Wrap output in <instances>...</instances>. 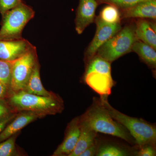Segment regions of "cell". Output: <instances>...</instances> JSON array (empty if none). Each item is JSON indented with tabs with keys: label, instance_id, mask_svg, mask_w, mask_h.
I'll return each instance as SVG.
<instances>
[{
	"label": "cell",
	"instance_id": "obj_1",
	"mask_svg": "<svg viewBox=\"0 0 156 156\" xmlns=\"http://www.w3.org/2000/svg\"><path fill=\"white\" fill-rule=\"evenodd\" d=\"M80 119L97 133L116 136L131 144L135 143L127 129L109 114L100 98L93 99L92 105L80 116Z\"/></svg>",
	"mask_w": 156,
	"mask_h": 156
},
{
	"label": "cell",
	"instance_id": "obj_2",
	"mask_svg": "<svg viewBox=\"0 0 156 156\" xmlns=\"http://www.w3.org/2000/svg\"><path fill=\"white\" fill-rule=\"evenodd\" d=\"M9 104L15 113L30 111L46 116L61 112L64 108L63 101L54 94L43 96L27 93L24 91L11 92Z\"/></svg>",
	"mask_w": 156,
	"mask_h": 156
},
{
	"label": "cell",
	"instance_id": "obj_3",
	"mask_svg": "<svg viewBox=\"0 0 156 156\" xmlns=\"http://www.w3.org/2000/svg\"><path fill=\"white\" fill-rule=\"evenodd\" d=\"M107 97H100L101 103L115 120L122 125L135 140L139 148L147 144L156 145V128L141 119L129 116L113 108Z\"/></svg>",
	"mask_w": 156,
	"mask_h": 156
},
{
	"label": "cell",
	"instance_id": "obj_4",
	"mask_svg": "<svg viewBox=\"0 0 156 156\" xmlns=\"http://www.w3.org/2000/svg\"><path fill=\"white\" fill-rule=\"evenodd\" d=\"M111 63L95 55L87 63L83 80L101 97H108L114 86Z\"/></svg>",
	"mask_w": 156,
	"mask_h": 156
},
{
	"label": "cell",
	"instance_id": "obj_5",
	"mask_svg": "<svg viewBox=\"0 0 156 156\" xmlns=\"http://www.w3.org/2000/svg\"><path fill=\"white\" fill-rule=\"evenodd\" d=\"M34 15L33 9L23 1L16 7L7 11L2 15L0 40L12 41L23 38V30Z\"/></svg>",
	"mask_w": 156,
	"mask_h": 156
},
{
	"label": "cell",
	"instance_id": "obj_6",
	"mask_svg": "<svg viewBox=\"0 0 156 156\" xmlns=\"http://www.w3.org/2000/svg\"><path fill=\"white\" fill-rule=\"evenodd\" d=\"M136 40L135 24L126 25L101 46L96 55L112 63L131 52Z\"/></svg>",
	"mask_w": 156,
	"mask_h": 156
},
{
	"label": "cell",
	"instance_id": "obj_7",
	"mask_svg": "<svg viewBox=\"0 0 156 156\" xmlns=\"http://www.w3.org/2000/svg\"><path fill=\"white\" fill-rule=\"evenodd\" d=\"M36 48L12 61L10 90L11 92L23 90L38 61Z\"/></svg>",
	"mask_w": 156,
	"mask_h": 156
},
{
	"label": "cell",
	"instance_id": "obj_8",
	"mask_svg": "<svg viewBox=\"0 0 156 156\" xmlns=\"http://www.w3.org/2000/svg\"><path fill=\"white\" fill-rule=\"evenodd\" d=\"M96 30L95 36L87 48L85 54V61L87 63L96 55L98 50L122 29L120 23L108 24L96 18Z\"/></svg>",
	"mask_w": 156,
	"mask_h": 156
},
{
	"label": "cell",
	"instance_id": "obj_9",
	"mask_svg": "<svg viewBox=\"0 0 156 156\" xmlns=\"http://www.w3.org/2000/svg\"><path fill=\"white\" fill-rule=\"evenodd\" d=\"M34 47L24 38L12 41L0 40V59L4 61H14Z\"/></svg>",
	"mask_w": 156,
	"mask_h": 156
},
{
	"label": "cell",
	"instance_id": "obj_10",
	"mask_svg": "<svg viewBox=\"0 0 156 156\" xmlns=\"http://www.w3.org/2000/svg\"><path fill=\"white\" fill-rule=\"evenodd\" d=\"M80 131V117H76L68 125L64 139L54 152L53 156H69L76 145Z\"/></svg>",
	"mask_w": 156,
	"mask_h": 156
},
{
	"label": "cell",
	"instance_id": "obj_11",
	"mask_svg": "<svg viewBox=\"0 0 156 156\" xmlns=\"http://www.w3.org/2000/svg\"><path fill=\"white\" fill-rule=\"evenodd\" d=\"M6 126L0 133V142L5 140L12 135L17 134L21 129L37 119L45 116L39 113L30 111L20 112Z\"/></svg>",
	"mask_w": 156,
	"mask_h": 156
},
{
	"label": "cell",
	"instance_id": "obj_12",
	"mask_svg": "<svg viewBox=\"0 0 156 156\" xmlns=\"http://www.w3.org/2000/svg\"><path fill=\"white\" fill-rule=\"evenodd\" d=\"M97 6L95 0H80L75 20L76 30L79 34L94 21Z\"/></svg>",
	"mask_w": 156,
	"mask_h": 156
},
{
	"label": "cell",
	"instance_id": "obj_13",
	"mask_svg": "<svg viewBox=\"0 0 156 156\" xmlns=\"http://www.w3.org/2000/svg\"><path fill=\"white\" fill-rule=\"evenodd\" d=\"M123 11L125 18H149L154 20L156 18V0L141 2Z\"/></svg>",
	"mask_w": 156,
	"mask_h": 156
},
{
	"label": "cell",
	"instance_id": "obj_14",
	"mask_svg": "<svg viewBox=\"0 0 156 156\" xmlns=\"http://www.w3.org/2000/svg\"><path fill=\"white\" fill-rule=\"evenodd\" d=\"M81 131L74 149L69 156H80L86 149L95 141L97 132L94 131L86 123L81 121Z\"/></svg>",
	"mask_w": 156,
	"mask_h": 156
},
{
	"label": "cell",
	"instance_id": "obj_15",
	"mask_svg": "<svg viewBox=\"0 0 156 156\" xmlns=\"http://www.w3.org/2000/svg\"><path fill=\"white\" fill-rule=\"evenodd\" d=\"M156 31L152 27L151 22L139 19L135 24V34L137 40L141 41L156 50Z\"/></svg>",
	"mask_w": 156,
	"mask_h": 156
},
{
	"label": "cell",
	"instance_id": "obj_16",
	"mask_svg": "<svg viewBox=\"0 0 156 156\" xmlns=\"http://www.w3.org/2000/svg\"><path fill=\"white\" fill-rule=\"evenodd\" d=\"M23 91L41 96H50L54 95V93L47 91L42 83L38 60L37 62L30 77Z\"/></svg>",
	"mask_w": 156,
	"mask_h": 156
},
{
	"label": "cell",
	"instance_id": "obj_17",
	"mask_svg": "<svg viewBox=\"0 0 156 156\" xmlns=\"http://www.w3.org/2000/svg\"><path fill=\"white\" fill-rule=\"evenodd\" d=\"M132 51L135 52L149 67L156 69V50L152 47L137 40L133 44Z\"/></svg>",
	"mask_w": 156,
	"mask_h": 156
},
{
	"label": "cell",
	"instance_id": "obj_18",
	"mask_svg": "<svg viewBox=\"0 0 156 156\" xmlns=\"http://www.w3.org/2000/svg\"><path fill=\"white\" fill-rule=\"evenodd\" d=\"M121 16L118 8L113 5H110L104 8L98 17L103 22L113 24L120 23Z\"/></svg>",
	"mask_w": 156,
	"mask_h": 156
},
{
	"label": "cell",
	"instance_id": "obj_19",
	"mask_svg": "<svg viewBox=\"0 0 156 156\" xmlns=\"http://www.w3.org/2000/svg\"><path fill=\"white\" fill-rule=\"evenodd\" d=\"M17 134L0 142V156H10L14 155L16 151L15 141Z\"/></svg>",
	"mask_w": 156,
	"mask_h": 156
},
{
	"label": "cell",
	"instance_id": "obj_20",
	"mask_svg": "<svg viewBox=\"0 0 156 156\" xmlns=\"http://www.w3.org/2000/svg\"><path fill=\"white\" fill-rule=\"evenodd\" d=\"M12 66V61H4L0 59V82L10 89Z\"/></svg>",
	"mask_w": 156,
	"mask_h": 156
},
{
	"label": "cell",
	"instance_id": "obj_21",
	"mask_svg": "<svg viewBox=\"0 0 156 156\" xmlns=\"http://www.w3.org/2000/svg\"><path fill=\"white\" fill-rule=\"evenodd\" d=\"M128 155L126 151L115 146L104 145L98 148L96 156H126Z\"/></svg>",
	"mask_w": 156,
	"mask_h": 156
},
{
	"label": "cell",
	"instance_id": "obj_22",
	"mask_svg": "<svg viewBox=\"0 0 156 156\" xmlns=\"http://www.w3.org/2000/svg\"><path fill=\"white\" fill-rule=\"evenodd\" d=\"M118 8L125 10L133 7L138 3L150 0H106Z\"/></svg>",
	"mask_w": 156,
	"mask_h": 156
},
{
	"label": "cell",
	"instance_id": "obj_23",
	"mask_svg": "<svg viewBox=\"0 0 156 156\" xmlns=\"http://www.w3.org/2000/svg\"><path fill=\"white\" fill-rule=\"evenodd\" d=\"M22 0H0V13L2 15L7 11L16 7Z\"/></svg>",
	"mask_w": 156,
	"mask_h": 156
},
{
	"label": "cell",
	"instance_id": "obj_24",
	"mask_svg": "<svg viewBox=\"0 0 156 156\" xmlns=\"http://www.w3.org/2000/svg\"><path fill=\"white\" fill-rule=\"evenodd\" d=\"M139 148V151L137 153V156H156L155 145H153V144H147Z\"/></svg>",
	"mask_w": 156,
	"mask_h": 156
},
{
	"label": "cell",
	"instance_id": "obj_25",
	"mask_svg": "<svg viewBox=\"0 0 156 156\" xmlns=\"http://www.w3.org/2000/svg\"><path fill=\"white\" fill-rule=\"evenodd\" d=\"M11 109L8 105L0 100V121L12 114Z\"/></svg>",
	"mask_w": 156,
	"mask_h": 156
},
{
	"label": "cell",
	"instance_id": "obj_26",
	"mask_svg": "<svg viewBox=\"0 0 156 156\" xmlns=\"http://www.w3.org/2000/svg\"><path fill=\"white\" fill-rule=\"evenodd\" d=\"M98 149L97 142L95 141L94 143L92 144V145L90 146L82 152L80 156H96Z\"/></svg>",
	"mask_w": 156,
	"mask_h": 156
},
{
	"label": "cell",
	"instance_id": "obj_27",
	"mask_svg": "<svg viewBox=\"0 0 156 156\" xmlns=\"http://www.w3.org/2000/svg\"><path fill=\"white\" fill-rule=\"evenodd\" d=\"M16 115L17 114L14 113L0 121V133L2 131L4 128H5L6 126L14 119Z\"/></svg>",
	"mask_w": 156,
	"mask_h": 156
},
{
	"label": "cell",
	"instance_id": "obj_28",
	"mask_svg": "<svg viewBox=\"0 0 156 156\" xmlns=\"http://www.w3.org/2000/svg\"><path fill=\"white\" fill-rule=\"evenodd\" d=\"M9 90H10V88L0 82V100H3L5 98Z\"/></svg>",
	"mask_w": 156,
	"mask_h": 156
}]
</instances>
